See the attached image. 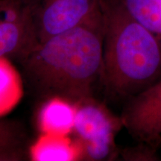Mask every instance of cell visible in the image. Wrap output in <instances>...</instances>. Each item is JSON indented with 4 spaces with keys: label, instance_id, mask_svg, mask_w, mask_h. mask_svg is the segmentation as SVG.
Wrapping results in <instances>:
<instances>
[{
    "label": "cell",
    "instance_id": "1",
    "mask_svg": "<svg viewBox=\"0 0 161 161\" xmlns=\"http://www.w3.org/2000/svg\"><path fill=\"white\" fill-rule=\"evenodd\" d=\"M103 39L104 19L37 44L19 62L24 83L43 101L58 97L77 105L93 97L102 72Z\"/></svg>",
    "mask_w": 161,
    "mask_h": 161
},
{
    "label": "cell",
    "instance_id": "2",
    "mask_svg": "<svg viewBox=\"0 0 161 161\" xmlns=\"http://www.w3.org/2000/svg\"><path fill=\"white\" fill-rule=\"evenodd\" d=\"M104 15L100 80L109 97L127 102L161 78V43L116 0H101Z\"/></svg>",
    "mask_w": 161,
    "mask_h": 161
},
{
    "label": "cell",
    "instance_id": "3",
    "mask_svg": "<svg viewBox=\"0 0 161 161\" xmlns=\"http://www.w3.org/2000/svg\"><path fill=\"white\" fill-rule=\"evenodd\" d=\"M123 127L122 118L114 115L95 98L76 105L73 133L82 149L81 160H112L119 152L115 137Z\"/></svg>",
    "mask_w": 161,
    "mask_h": 161
},
{
    "label": "cell",
    "instance_id": "4",
    "mask_svg": "<svg viewBox=\"0 0 161 161\" xmlns=\"http://www.w3.org/2000/svg\"><path fill=\"white\" fill-rule=\"evenodd\" d=\"M37 45L86 22L104 19L101 0H26Z\"/></svg>",
    "mask_w": 161,
    "mask_h": 161
},
{
    "label": "cell",
    "instance_id": "5",
    "mask_svg": "<svg viewBox=\"0 0 161 161\" xmlns=\"http://www.w3.org/2000/svg\"><path fill=\"white\" fill-rule=\"evenodd\" d=\"M121 118L139 143L158 148L161 142V78L127 101Z\"/></svg>",
    "mask_w": 161,
    "mask_h": 161
},
{
    "label": "cell",
    "instance_id": "6",
    "mask_svg": "<svg viewBox=\"0 0 161 161\" xmlns=\"http://www.w3.org/2000/svg\"><path fill=\"white\" fill-rule=\"evenodd\" d=\"M36 46L26 0H0V57L19 63Z\"/></svg>",
    "mask_w": 161,
    "mask_h": 161
},
{
    "label": "cell",
    "instance_id": "7",
    "mask_svg": "<svg viewBox=\"0 0 161 161\" xmlns=\"http://www.w3.org/2000/svg\"><path fill=\"white\" fill-rule=\"evenodd\" d=\"M76 105L63 98L54 97L43 101L37 114L41 134L69 136L73 133Z\"/></svg>",
    "mask_w": 161,
    "mask_h": 161
},
{
    "label": "cell",
    "instance_id": "8",
    "mask_svg": "<svg viewBox=\"0 0 161 161\" xmlns=\"http://www.w3.org/2000/svg\"><path fill=\"white\" fill-rule=\"evenodd\" d=\"M29 158L33 161L81 160L82 149L78 141L69 136L41 134L29 147Z\"/></svg>",
    "mask_w": 161,
    "mask_h": 161
},
{
    "label": "cell",
    "instance_id": "9",
    "mask_svg": "<svg viewBox=\"0 0 161 161\" xmlns=\"http://www.w3.org/2000/svg\"><path fill=\"white\" fill-rule=\"evenodd\" d=\"M24 80L12 60L0 57V117L16 108L23 97Z\"/></svg>",
    "mask_w": 161,
    "mask_h": 161
},
{
    "label": "cell",
    "instance_id": "10",
    "mask_svg": "<svg viewBox=\"0 0 161 161\" xmlns=\"http://www.w3.org/2000/svg\"><path fill=\"white\" fill-rule=\"evenodd\" d=\"M28 140L21 125L0 119V161H22L29 158Z\"/></svg>",
    "mask_w": 161,
    "mask_h": 161
},
{
    "label": "cell",
    "instance_id": "11",
    "mask_svg": "<svg viewBox=\"0 0 161 161\" xmlns=\"http://www.w3.org/2000/svg\"><path fill=\"white\" fill-rule=\"evenodd\" d=\"M161 43V0H116Z\"/></svg>",
    "mask_w": 161,
    "mask_h": 161
},
{
    "label": "cell",
    "instance_id": "12",
    "mask_svg": "<svg viewBox=\"0 0 161 161\" xmlns=\"http://www.w3.org/2000/svg\"><path fill=\"white\" fill-rule=\"evenodd\" d=\"M156 149L149 145L140 142L139 146L125 148L119 153L125 160L156 161L160 160L157 155Z\"/></svg>",
    "mask_w": 161,
    "mask_h": 161
}]
</instances>
